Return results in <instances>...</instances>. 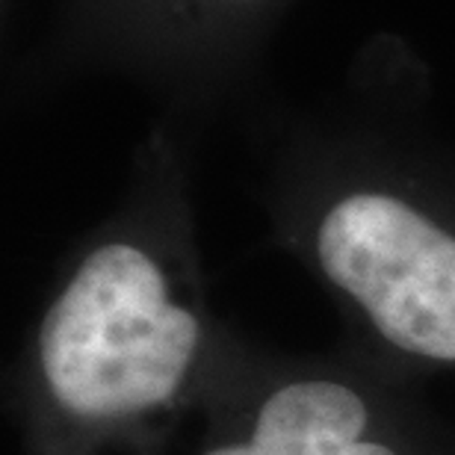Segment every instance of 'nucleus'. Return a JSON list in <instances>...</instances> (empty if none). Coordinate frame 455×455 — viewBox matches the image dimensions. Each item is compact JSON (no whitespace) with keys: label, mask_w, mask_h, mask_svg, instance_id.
<instances>
[{"label":"nucleus","mask_w":455,"mask_h":455,"mask_svg":"<svg viewBox=\"0 0 455 455\" xmlns=\"http://www.w3.org/2000/svg\"><path fill=\"white\" fill-rule=\"evenodd\" d=\"M196 343V320L166 299L154 260L122 243L89 254L39 334L44 379L80 417H118L169 399Z\"/></svg>","instance_id":"f257e3e1"},{"label":"nucleus","mask_w":455,"mask_h":455,"mask_svg":"<svg viewBox=\"0 0 455 455\" xmlns=\"http://www.w3.org/2000/svg\"><path fill=\"white\" fill-rule=\"evenodd\" d=\"M320 260L394 346L455 361V236L396 198L363 193L325 216Z\"/></svg>","instance_id":"f03ea898"},{"label":"nucleus","mask_w":455,"mask_h":455,"mask_svg":"<svg viewBox=\"0 0 455 455\" xmlns=\"http://www.w3.org/2000/svg\"><path fill=\"white\" fill-rule=\"evenodd\" d=\"M367 405L358 394L334 381H299L260 408L249 443L211 455H396L361 441Z\"/></svg>","instance_id":"7ed1b4c3"}]
</instances>
